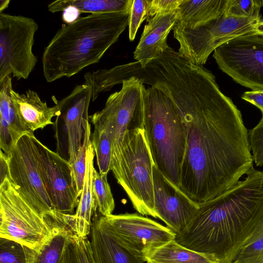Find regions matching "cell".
<instances>
[{
    "instance_id": "obj_1",
    "label": "cell",
    "mask_w": 263,
    "mask_h": 263,
    "mask_svg": "<svg viewBox=\"0 0 263 263\" xmlns=\"http://www.w3.org/2000/svg\"><path fill=\"white\" fill-rule=\"evenodd\" d=\"M147 84L174 102L184 122L179 188L192 200L200 204L216 197L254 168L241 112L210 71L176 57L156 68Z\"/></svg>"
},
{
    "instance_id": "obj_2",
    "label": "cell",
    "mask_w": 263,
    "mask_h": 263,
    "mask_svg": "<svg viewBox=\"0 0 263 263\" xmlns=\"http://www.w3.org/2000/svg\"><path fill=\"white\" fill-rule=\"evenodd\" d=\"M198 204L175 240L218 263H231L263 219V171L253 168L232 187Z\"/></svg>"
},
{
    "instance_id": "obj_3",
    "label": "cell",
    "mask_w": 263,
    "mask_h": 263,
    "mask_svg": "<svg viewBox=\"0 0 263 263\" xmlns=\"http://www.w3.org/2000/svg\"><path fill=\"white\" fill-rule=\"evenodd\" d=\"M129 12L91 14L63 24L42 56L47 82L72 77L98 63L128 25Z\"/></svg>"
},
{
    "instance_id": "obj_4",
    "label": "cell",
    "mask_w": 263,
    "mask_h": 263,
    "mask_svg": "<svg viewBox=\"0 0 263 263\" xmlns=\"http://www.w3.org/2000/svg\"><path fill=\"white\" fill-rule=\"evenodd\" d=\"M144 130L154 164L179 187L186 147L184 122L174 102L154 86L143 89Z\"/></svg>"
},
{
    "instance_id": "obj_5",
    "label": "cell",
    "mask_w": 263,
    "mask_h": 263,
    "mask_svg": "<svg viewBox=\"0 0 263 263\" xmlns=\"http://www.w3.org/2000/svg\"><path fill=\"white\" fill-rule=\"evenodd\" d=\"M0 237L38 250L60 226L65 224L53 210L42 215L30 206L14 189L7 177L1 179Z\"/></svg>"
},
{
    "instance_id": "obj_6",
    "label": "cell",
    "mask_w": 263,
    "mask_h": 263,
    "mask_svg": "<svg viewBox=\"0 0 263 263\" xmlns=\"http://www.w3.org/2000/svg\"><path fill=\"white\" fill-rule=\"evenodd\" d=\"M153 166L144 128L126 132L121 146L118 168L114 175L134 209L143 216L156 218Z\"/></svg>"
},
{
    "instance_id": "obj_7",
    "label": "cell",
    "mask_w": 263,
    "mask_h": 263,
    "mask_svg": "<svg viewBox=\"0 0 263 263\" xmlns=\"http://www.w3.org/2000/svg\"><path fill=\"white\" fill-rule=\"evenodd\" d=\"M174 37L180 44V53L192 63L204 65L220 45L243 36L263 37V15L259 17L225 16L192 28L175 26Z\"/></svg>"
},
{
    "instance_id": "obj_8",
    "label": "cell",
    "mask_w": 263,
    "mask_h": 263,
    "mask_svg": "<svg viewBox=\"0 0 263 263\" xmlns=\"http://www.w3.org/2000/svg\"><path fill=\"white\" fill-rule=\"evenodd\" d=\"M36 138L33 133L25 134L7 154H4L5 177L30 206L46 215L53 209L41 176Z\"/></svg>"
},
{
    "instance_id": "obj_9",
    "label": "cell",
    "mask_w": 263,
    "mask_h": 263,
    "mask_svg": "<svg viewBox=\"0 0 263 263\" xmlns=\"http://www.w3.org/2000/svg\"><path fill=\"white\" fill-rule=\"evenodd\" d=\"M38 27L32 18L0 12V83L11 74L29 77L37 62L32 47Z\"/></svg>"
},
{
    "instance_id": "obj_10",
    "label": "cell",
    "mask_w": 263,
    "mask_h": 263,
    "mask_svg": "<svg viewBox=\"0 0 263 263\" xmlns=\"http://www.w3.org/2000/svg\"><path fill=\"white\" fill-rule=\"evenodd\" d=\"M91 99V88L84 83L59 101L52 97L59 110L53 124L56 153L70 164L74 162L83 143Z\"/></svg>"
},
{
    "instance_id": "obj_11",
    "label": "cell",
    "mask_w": 263,
    "mask_h": 263,
    "mask_svg": "<svg viewBox=\"0 0 263 263\" xmlns=\"http://www.w3.org/2000/svg\"><path fill=\"white\" fill-rule=\"evenodd\" d=\"M213 57L219 68L235 82L263 91V37L247 35L217 47Z\"/></svg>"
},
{
    "instance_id": "obj_12",
    "label": "cell",
    "mask_w": 263,
    "mask_h": 263,
    "mask_svg": "<svg viewBox=\"0 0 263 263\" xmlns=\"http://www.w3.org/2000/svg\"><path fill=\"white\" fill-rule=\"evenodd\" d=\"M98 213L99 222L106 233L119 245L137 255L143 256L146 249L174 239L176 236L167 226L139 213L107 216Z\"/></svg>"
},
{
    "instance_id": "obj_13",
    "label": "cell",
    "mask_w": 263,
    "mask_h": 263,
    "mask_svg": "<svg viewBox=\"0 0 263 263\" xmlns=\"http://www.w3.org/2000/svg\"><path fill=\"white\" fill-rule=\"evenodd\" d=\"M119 91L111 93L101 110L115 126L110 171L115 174L118 168L123 139L127 131L144 128V84L132 77L124 80Z\"/></svg>"
},
{
    "instance_id": "obj_14",
    "label": "cell",
    "mask_w": 263,
    "mask_h": 263,
    "mask_svg": "<svg viewBox=\"0 0 263 263\" xmlns=\"http://www.w3.org/2000/svg\"><path fill=\"white\" fill-rule=\"evenodd\" d=\"M35 141L42 178L53 210L73 214L79 197L71 165L37 138Z\"/></svg>"
},
{
    "instance_id": "obj_15",
    "label": "cell",
    "mask_w": 263,
    "mask_h": 263,
    "mask_svg": "<svg viewBox=\"0 0 263 263\" xmlns=\"http://www.w3.org/2000/svg\"><path fill=\"white\" fill-rule=\"evenodd\" d=\"M154 211L176 235L182 233L194 218L199 204L167 179L154 164Z\"/></svg>"
},
{
    "instance_id": "obj_16",
    "label": "cell",
    "mask_w": 263,
    "mask_h": 263,
    "mask_svg": "<svg viewBox=\"0 0 263 263\" xmlns=\"http://www.w3.org/2000/svg\"><path fill=\"white\" fill-rule=\"evenodd\" d=\"M178 20L176 12L159 13L147 20L134 58L144 68L153 60L161 55L168 47L167 38Z\"/></svg>"
},
{
    "instance_id": "obj_17",
    "label": "cell",
    "mask_w": 263,
    "mask_h": 263,
    "mask_svg": "<svg viewBox=\"0 0 263 263\" xmlns=\"http://www.w3.org/2000/svg\"><path fill=\"white\" fill-rule=\"evenodd\" d=\"M11 100L22 122L30 133L53 124L52 119L57 117L59 110L55 105L49 107L37 93L29 89L19 93L12 88L10 91Z\"/></svg>"
},
{
    "instance_id": "obj_18",
    "label": "cell",
    "mask_w": 263,
    "mask_h": 263,
    "mask_svg": "<svg viewBox=\"0 0 263 263\" xmlns=\"http://www.w3.org/2000/svg\"><path fill=\"white\" fill-rule=\"evenodd\" d=\"M12 79L6 77L0 83V148L7 154L24 135L30 133L26 128L11 100L10 91Z\"/></svg>"
},
{
    "instance_id": "obj_19",
    "label": "cell",
    "mask_w": 263,
    "mask_h": 263,
    "mask_svg": "<svg viewBox=\"0 0 263 263\" xmlns=\"http://www.w3.org/2000/svg\"><path fill=\"white\" fill-rule=\"evenodd\" d=\"M90 244L93 263H144L143 256L128 251L115 241L101 225L98 213L92 220Z\"/></svg>"
},
{
    "instance_id": "obj_20",
    "label": "cell",
    "mask_w": 263,
    "mask_h": 263,
    "mask_svg": "<svg viewBox=\"0 0 263 263\" xmlns=\"http://www.w3.org/2000/svg\"><path fill=\"white\" fill-rule=\"evenodd\" d=\"M95 152L89 143L86 153V171L82 193L74 214L71 230L80 237H86L91 232L92 220L96 212L92 192V178Z\"/></svg>"
},
{
    "instance_id": "obj_21",
    "label": "cell",
    "mask_w": 263,
    "mask_h": 263,
    "mask_svg": "<svg viewBox=\"0 0 263 263\" xmlns=\"http://www.w3.org/2000/svg\"><path fill=\"white\" fill-rule=\"evenodd\" d=\"M93 125L91 142L96 157L99 173L107 174L110 171L115 126L112 120L101 110L89 116Z\"/></svg>"
},
{
    "instance_id": "obj_22",
    "label": "cell",
    "mask_w": 263,
    "mask_h": 263,
    "mask_svg": "<svg viewBox=\"0 0 263 263\" xmlns=\"http://www.w3.org/2000/svg\"><path fill=\"white\" fill-rule=\"evenodd\" d=\"M226 0H182L177 10L176 22L192 28L220 17Z\"/></svg>"
},
{
    "instance_id": "obj_23",
    "label": "cell",
    "mask_w": 263,
    "mask_h": 263,
    "mask_svg": "<svg viewBox=\"0 0 263 263\" xmlns=\"http://www.w3.org/2000/svg\"><path fill=\"white\" fill-rule=\"evenodd\" d=\"M146 263H218L212 258L186 248L175 239L144 250Z\"/></svg>"
},
{
    "instance_id": "obj_24",
    "label": "cell",
    "mask_w": 263,
    "mask_h": 263,
    "mask_svg": "<svg viewBox=\"0 0 263 263\" xmlns=\"http://www.w3.org/2000/svg\"><path fill=\"white\" fill-rule=\"evenodd\" d=\"M65 224L58 227L38 250L24 246L26 263H61L64 250L73 232Z\"/></svg>"
},
{
    "instance_id": "obj_25",
    "label": "cell",
    "mask_w": 263,
    "mask_h": 263,
    "mask_svg": "<svg viewBox=\"0 0 263 263\" xmlns=\"http://www.w3.org/2000/svg\"><path fill=\"white\" fill-rule=\"evenodd\" d=\"M133 0H58L50 3L48 10L52 13L63 11L68 6H73L80 12L100 14L128 13Z\"/></svg>"
},
{
    "instance_id": "obj_26",
    "label": "cell",
    "mask_w": 263,
    "mask_h": 263,
    "mask_svg": "<svg viewBox=\"0 0 263 263\" xmlns=\"http://www.w3.org/2000/svg\"><path fill=\"white\" fill-rule=\"evenodd\" d=\"M107 175V174H100L93 168L92 192L95 208L96 211H97L104 216L112 214L115 207Z\"/></svg>"
},
{
    "instance_id": "obj_27",
    "label": "cell",
    "mask_w": 263,
    "mask_h": 263,
    "mask_svg": "<svg viewBox=\"0 0 263 263\" xmlns=\"http://www.w3.org/2000/svg\"><path fill=\"white\" fill-rule=\"evenodd\" d=\"M231 263H263V219Z\"/></svg>"
},
{
    "instance_id": "obj_28",
    "label": "cell",
    "mask_w": 263,
    "mask_h": 263,
    "mask_svg": "<svg viewBox=\"0 0 263 263\" xmlns=\"http://www.w3.org/2000/svg\"><path fill=\"white\" fill-rule=\"evenodd\" d=\"M61 263H93L88 237H80L72 232Z\"/></svg>"
},
{
    "instance_id": "obj_29",
    "label": "cell",
    "mask_w": 263,
    "mask_h": 263,
    "mask_svg": "<svg viewBox=\"0 0 263 263\" xmlns=\"http://www.w3.org/2000/svg\"><path fill=\"white\" fill-rule=\"evenodd\" d=\"M263 0H226L223 15L235 17H259Z\"/></svg>"
},
{
    "instance_id": "obj_30",
    "label": "cell",
    "mask_w": 263,
    "mask_h": 263,
    "mask_svg": "<svg viewBox=\"0 0 263 263\" xmlns=\"http://www.w3.org/2000/svg\"><path fill=\"white\" fill-rule=\"evenodd\" d=\"M91 126L89 121H88L85 126V134L82 145L74 162L71 164L79 198L83 187L86 171L87 149L91 141Z\"/></svg>"
},
{
    "instance_id": "obj_31",
    "label": "cell",
    "mask_w": 263,
    "mask_h": 263,
    "mask_svg": "<svg viewBox=\"0 0 263 263\" xmlns=\"http://www.w3.org/2000/svg\"><path fill=\"white\" fill-rule=\"evenodd\" d=\"M0 263H26L24 246L14 240L0 237Z\"/></svg>"
},
{
    "instance_id": "obj_32",
    "label": "cell",
    "mask_w": 263,
    "mask_h": 263,
    "mask_svg": "<svg viewBox=\"0 0 263 263\" xmlns=\"http://www.w3.org/2000/svg\"><path fill=\"white\" fill-rule=\"evenodd\" d=\"M147 19V0H133L129 12L128 37L130 41L135 40L142 23Z\"/></svg>"
},
{
    "instance_id": "obj_33",
    "label": "cell",
    "mask_w": 263,
    "mask_h": 263,
    "mask_svg": "<svg viewBox=\"0 0 263 263\" xmlns=\"http://www.w3.org/2000/svg\"><path fill=\"white\" fill-rule=\"evenodd\" d=\"M249 142L256 166H263V119L249 132Z\"/></svg>"
},
{
    "instance_id": "obj_34",
    "label": "cell",
    "mask_w": 263,
    "mask_h": 263,
    "mask_svg": "<svg viewBox=\"0 0 263 263\" xmlns=\"http://www.w3.org/2000/svg\"><path fill=\"white\" fill-rule=\"evenodd\" d=\"M182 0H147V20L157 14L176 12Z\"/></svg>"
},
{
    "instance_id": "obj_35",
    "label": "cell",
    "mask_w": 263,
    "mask_h": 263,
    "mask_svg": "<svg viewBox=\"0 0 263 263\" xmlns=\"http://www.w3.org/2000/svg\"><path fill=\"white\" fill-rule=\"evenodd\" d=\"M241 98L260 109L263 119V91L251 90L245 92Z\"/></svg>"
},
{
    "instance_id": "obj_36",
    "label": "cell",
    "mask_w": 263,
    "mask_h": 263,
    "mask_svg": "<svg viewBox=\"0 0 263 263\" xmlns=\"http://www.w3.org/2000/svg\"><path fill=\"white\" fill-rule=\"evenodd\" d=\"M62 20L66 24H71L80 17V12L73 6H68L63 11Z\"/></svg>"
},
{
    "instance_id": "obj_37",
    "label": "cell",
    "mask_w": 263,
    "mask_h": 263,
    "mask_svg": "<svg viewBox=\"0 0 263 263\" xmlns=\"http://www.w3.org/2000/svg\"><path fill=\"white\" fill-rule=\"evenodd\" d=\"M9 3V0L0 1V12H3V11L8 7Z\"/></svg>"
}]
</instances>
